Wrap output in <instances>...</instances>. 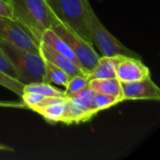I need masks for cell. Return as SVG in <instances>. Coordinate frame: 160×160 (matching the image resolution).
<instances>
[{
	"mask_svg": "<svg viewBox=\"0 0 160 160\" xmlns=\"http://www.w3.org/2000/svg\"><path fill=\"white\" fill-rule=\"evenodd\" d=\"M0 47L18 74L22 84L39 82L44 80L45 60L39 53L16 47L0 38Z\"/></svg>",
	"mask_w": 160,
	"mask_h": 160,
	"instance_id": "6da1fadb",
	"label": "cell"
},
{
	"mask_svg": "<svg viewBox=\"0 0 160 160\" xmlns=\"http://www.w3.org/2000/svg\"><path fill=\"white\" fill-rule=\"evenodd\" d=\"M84 20L91 41L98 48L102 56L112 57L120 54L141 59L140 54L126 47L108 31L96 15L89 0H84Z\"/></svg>",
	"mask_w": 160,
	"mask_h": 160,
	"instance_id": "7a4b0ae2",
	"label": "cell"
},
{
	"mask_svg": "<svg viewBox=\"0 0 160 160\" xmlns=\"http://www.w3.org/2000/svg\"><path fill=\"white\" fill-rule=\"evenodd\" d=\"M14 17L20 20L40 41L42 34L50 29L54 14L46 0H10Z\"/></svg>",
	"mask_w": 160,
	"mask_h": 160,
	"instance_id": "3957f363",
	"label": "cell"
},
{
	"mask_svg": "<svg viewBox=\"0 0 160 160\" xmlns=\"http://www.w3.org/2000/svg\"><path fill=\"white\" fill-rule=\"evenodd\" d=\"M46 2L59 21L84 40L92 43L84 20V0H46Z\"/></svg>",
	"mask_w": 160,
	"mask_h": 160,
	"instance_id": "277c9868",
	"label": "cell"
},
{
	"mask_svg": "<svg viewBox=\"0 0 160 160\" xmlns=\"http://www.w3.org/2000/svg\"><path fill=\"white\" fill-rule=\"evenodd\" d=\"M51 29L70 46L82 66L90 72V70L96 66L100 57L93 48V44L84 40L68 25L59 21L55 15L52 20Z\"/></svg>",
	"mask_w": 160,
	"mask_h": 160,
	"instance_id": "5b68a950",
	"label": "cell"
},
{
	"mask_svg": "<svg viewBox=\"0 0 160 160\" xmlns=\"http://www.w3.org/2000/svg\"><path fill=\"white\" fill-rule=\"evenodd\" d=\"M0 38L23 50L39 53V42L17 18L0 17Z\"/></svg>",
	"mask_w": 160,
	"mask_h": 160,
	"instance_id": "8992f818",
	"label": "cell"
},
{
	"mask_svg": "<svg viewBox=\"0 0 160 160\" xmlns=\"http://www.w3.org/2000/svg\"><path fill=\"white\" fill-rule=\"evenodd\" d=\"M115 67V77L121 82H130L142 80L151 75L150 69L142 59L125 55L112 56Z\"/></svg>",
	"mask_w": 160,
	"mask_h": 160,
	"instance_id": "52a82bcc",
	"label": "cell"
},
{
	"mask_svg": "<svg viewBox=\"0 0 160 160\" xmlns=\"http://www.w3.org/2000/svg\"><path fill=\"white\" fill-rule=\"evenodd\" d=\"M123 100H156L160 99L159 87L150 76L142 80L121 82Z\"/></svg>",
	"mask_w": 160,
	"mask_h": 160,
	"instance_id": "ba28073f",
	"label": "cell"
},
{
	"mask_svg": "<svg viewBox=\"0 0 160 160\" xmlns=\"http://www.w3.org/2000/svg\"><path fill=\"white\" fill-rule=\"evenodd\" d=\"M38 50H39V54L42 56L44 60L52 63V65L64 70L69 76V78L78 74H84L73 61L64 56L63 54L59 53L58 52L53 50L52 47H50L43 41L39 42Z\"/></svg>",
	"mask_w": 160,
	"mask_h": 160,
	"instance_id": "9c48e42d",
	"label": "cell"
},
{
	"mask_svg": "<svg viewBox=\"0 0 160 160\" xmlns=\"http://www.w3.org/2000/svg\"><path fill=\"white\" fill-rule=\"evenodd\" d=\"M40 41H43L44 43H46L47 45L52 47L53 50H55L59 53L63 54L64 56H66L68 59H70L71 61H73L84 74H86V75L89 74V71L82 66V64L81 63V61L79 60V58L77 57V55L73 52V50L70 48V46L63 38H61L54 31H52L51 28L47 29L42 34Z\"/></svg>",
	"mask_w": 160,
	"mask_h": 160,
	"instance_id": "30bf717a",
	"label": "cell"
},
{
	"mask_svg": "<svg viewBox=\"0 0 160 160\" xmlns=\"http://www.w3.org/2000/svg\"><path fill=\"white\" fill-rule=\"evenodd\" d=\"M96 114L92 112L86 111L80 106H78L74 101H72L69 98L66 102L64 115L62 117L61 123L66 125L72 124H80L90 121Z\"/></svg>",
	"mask_w": 160,
	"mask_h": 160,
	"instance_id": "8fae6325",
	"label": "cell"
},
{
	"mask_svg": "<svg viewBox=\"0 0 160 160\" xmlns=\"http://www.w3.org/2000/svg\"><path fill=\"white\" fill-rule=\"evenodd\" d=\"M88 85L96 93L122 98L121 82L116 77L110 79H92L89 81Z\"/></svg>",
	"mask_w": 160,
	"mask_h": 160,
	"instance_id": "7c38bea8",
	"label": "cell"
},
{
	"mask_svg": "<svg viewBox=\"0 0 160 160\" xmlns=\"http://www.w3.org/2000/svg\"><path fill=\"white\" fill-rule=\"evenodd\" d=\"M88 77L90 80L115 78V67L113 57L100 56L96 66L90 70Z\"/></svg>",
	"mask_w": 160,
	"mask_h": 160,
	"instance_id": "4fadbf2b",
	"label": "cell"
},
{
	"mask_svg": "<svg viewBox=\"0 0 160 160\" xmlns=\"http://www.w3.org/2000/svg\"><path fill=\"white\" fill-rule=\"evenodd\" d=\"M69 79V76L64 70L45 60V73L43 82H47L50 84L53 83L66 87Z\"/></svg>",
	"mask_w": 160,
	"mask_h": 160,
	"instance_id": "5bb4252c",
	"label": "cell"
},
{
	"mask_svg": "<svg viewBox=\"0 0 160 160\" xmlns=\"http://www.w3.org/2000/svg\"><path fill=\"white\" fill-rule=\"evenodd\" d=\"M23 92H33V93L42 95L44 97H60V98L68 97L65 91L59 90L55 88L54 86H52V84L43 82H31L28 84H24Z\"/></svg>",
	"mask_w": 160,
	"mask_h": 160,
	"instance_id": "9a60e30c",
	"label": "cell"
},
{
	"mask_svg": "<svg viewBox=\"0 0 160 160\" xmlns=\"http://www.w3.org/2000/svg\"><path fill=\"white\" fill-rule=\"evenodd\" d=\"M66 102L61 103V104H54V105L45 106V107H41V108H37L33 111L39 113L49 123L56 124L58 122H61V120H62V117H63L64 112H65Z\"/></svg>",
	"mask_w": 160,
	"mask_h": 160,
	"instance_id": "2e32d148",
	"label": "cell"
},
{
	"mask_svg": "<svg viewBox=\"0 0 160 160\" xmlns=\"http://www.w3.org/2000/svg\"><path fill=\"white\" fill-rule=\"evenodd\" d=\"M122 101H124V100L120 97L96 93V95L92 100V110L98 114L99 112L106 110V109H110L112 106H115Z\"/></svg>",
	"mask_w": 160,
	"mask_h": 160,
	"instance_id": "e0dca14e",
	"label": "cell"
},
{
	"mask_svg": "<svg viewBox=\"0 0 160 160\" xmlns=\"http://www.w3.org/2000/svg\"><path fill=\"white\" fill-rule=\"evenodd\" d=\"M89 81H90V79H89L88 75H85V74H78V75L71 77L66 85V90H65L66 95L68 97V96L82 90V88H84L85 86L88 85Z\"/></svg>",
	"mask_w": 160,
	"mask_h": 160,
	"instance_id": "ac0fdd59",
	"label": "cell"
},
{
	"mask_svg": "<svg viewBox=\"0 0 160 160\" xmlns=\"http://www.w3.org/2000/svg\"><path fill=\"white\" fill-rule=\"evenodd\" d=\"M0 85L8 88V90H10L11 92H13L14 94H16L19 97H21L23 93L24 84H22V82H20L17 80H14V79L5 75L2 72H0Z\"/></svg>",
	"mask_w": 160,
	"mask_h": 160,
	"instance_id": "d6986e66",
	"label": "cell"
},
{
	"mask_svg": "<svg viewBox=\"0 0 160 160\" xmlns=\"http://www.w3.org/2000/svg\"><path fill=\"white\" fill-rule=\"evenodd\" d=\"M0 72L18 81V74H17L15 68H13V66L8 59L6 53L1 49V47H0Z\"/></svg>",
	"mask_w": 160,
	"mask_h": 160,
	"instance_id": "ffe728a7",
	"label": "cell"
},
{
	"mask_svg": "<svg viewBox=\"0 0 160 160\" xmlns=\"http://www.w3.org/2000/svg\"><path fill=\"white\" fill-rule=\"evenodd\" d=\"M21 98H22V102L26 106V108L31 110L32 108L42 102L46 97L33 92H23Z\"/></svg>",
	"mask_w": 160,
	"mask_h": 160,
	"instance_id": "44dd1931",
	"label": "cell"
},
{
	"mask_svg": "<svg viewBox=\"0 0 160 160\" xmlns=\"http://www.w3.org/2000/svg\"><path fill=\"white\" fill-rule=\"evenodd\" d=\"M0 17L15 18L10 0H0Z\"/></svg>",
	"mask_w": 160,
	"mask_h": 160,
	"instance_id": "7402d4cb",
	"label": "cell"
},
{
	"mask_svg": "<svg viewBox=\"0 0 160 160\" xmlns=\"http://www.w3.org/2000/svg\"><path fill=\"white\" fill-rule=\"evenodd\" d=\"M96 95V92L94 90H92L89 85L85 86L84 88H82V90L70 95V96H74V97H77V98H83V99H86V100H89V101H92L94 97Z\"/></svg>",
	"mask_w": 160,
	"mask_h": 160,
	"instance_id": "603a6c76",
	"label": "cell"
},
{
	"mask_svg": "<svg viewBox=\"0 0 160 160\" xmlns=\"http://www.w3.org/2000/svg\"><path fill=\"white\" fill-rule=\"evenodd\" d=\"M0 107L1 108H15V109H27L26 106L22 102L18 101H3L0 100Z\"/></svg>",
	"mask_w": 160,
	"mask_h": 160,
	"instance_id": "cb8c5ba5",
	"label": "cell"
},
{
	"mask_svg": "<svg viewBox=\"0 0 160 160\" xmlns=\"http://www.w3.org/2000/svg\"><path fill=\"white\" fill-rule=\"evenodd\" d=\"M0 150L1 151H8V152H13L14 151L13 148H11V147H9L8 145H5V144H3L1 142H0Z\"/></svg>",
	"mask_w": 160,
	"mask_h": 160,
	"instance_id": "d4e9b609",
	"label": "cell"
}]
</instances>
